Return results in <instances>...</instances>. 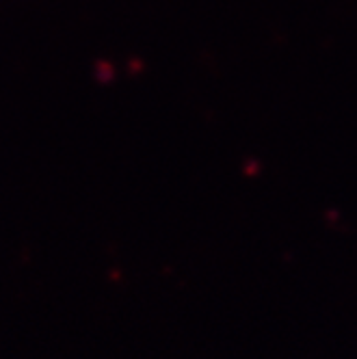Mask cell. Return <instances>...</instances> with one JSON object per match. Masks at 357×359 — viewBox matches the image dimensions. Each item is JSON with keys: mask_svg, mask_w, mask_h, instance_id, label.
Segmentation results:
<instances>
[]
</instances>
